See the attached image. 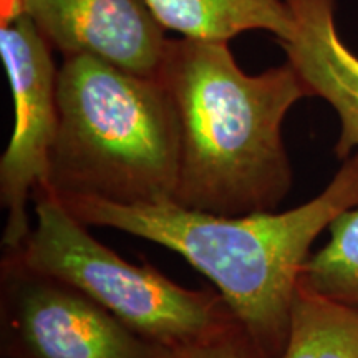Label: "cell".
Segmentation results:
<instances>
[{"instance_id": "30bf717a", "label": "cell", "mask_w": 358, "mask_h": 358, "mask_svg": "<svg viewBox=\"0 0 358 358\" xmlns=\"http://www.w3.org/2000/svg\"><path fill=\"white\" fill-rule=\"evenodd\" d=\"M280 358H358V308L299 285Z\"/></svg>"}, {"instance_id": "6da1fadb", "label": "cell", "mask_w": 358, "mask_h": 358, "mask_svg": "<svg viewBox=\"0 0 358 358\" xmlns=\"http://www.w3.org/2000/svg\"><path fill=\"white\" fill-rule=\"evenodd\" d=\"M179 133L174 203L217 216L274 213L292 186L282 124L308 96L294 66L248 75L227 42L169 40L158 73Z\"/></svg>"}, {"instance_id": "3957f363", "label": "cell", "mask_w": 358, "mask_h": 358, "mask_svg": "<svg viewBox=\"0 0 358 358\" xmlns=\"http://www.w3.org/2000/svg\"><path fill=\"white\" fill-rule=\"evenodd\" d=\"M47 191L115 204L174 203L179 133L158 78L90 55L64 57Z\"/></svg>"}, {"instance_id": "277c9868", "label": "cell", "mask_w": 358, "mask_h": 358, "mask_svg": "<svg viewBox=\"0 0 358 358\" xmlns=\"http://www.w3.org/2000/svg\"><path fill=\"white\" fill-rule=\"evenodd\" d=\"M32 198L37 224L20 249L6 252L20 266L71 285L169 350L236 320L219 292L186 289L155 267L124 261L45 187L38 186Z\"/></svg>"}, {"instance_id": "52a82bcc", "label": "cell", "mask_w": 358, "mask_h": 358, "mask_svg": "<svg viewBox=\"0 0 358 358\" xmlns=\"http://www.w3.org/2000/svg\"><path fill=\"white\" fill-rule=\"evenodd\" d=\"M53 50L158 78L169 38L146 0H20Z\"/></svg>"}, {"instance_id": "8992f818", "label": "cell", "mask_w": 358, "mask_h": 358, "mask_svg": "<svg viewBox=\"0 0 358 358\" xmlns=\"http://www.w3.org/2000/svg\"><path fill=\"white\" fill-rule=\"evenodd\" d=\"M53 48L34 22L20 13L0 27V57L13 100V131L0 159V206L6 211L2 245L20 249L32 226L27 203L47 185L58 129L57 80Z\"/></svg>"}, {"instance_id": "7c38bea8", "label": "cell", "mask_w": 358, "mask_h": 358, "mask_svg": "<svg viewBox=\"0 0 358 358\" xmlns=\"http://www.w3.org/2000/svg\"><path fill=\"white\" fill-rule=\"evenodd\" d=\"M169 358H267L252 337L237 320H232L217 332L173 348Z\"/></svg>"}, {"instance_id": "5b68a950", "label": "cell", "mask_w": 358, "mask_h": 358, "mask_svg": "<svg viewBox=\"0 0 358 358\" xmlns=\"http://www.w3.org/2000/svg\"><path fill=\"white\" fill-rule=\"evenodd\" d=\"M0 268L2 332L17 358H169L168 347L136 334L65 282L6 254Z\"/></svg>"}, {"instance_id": "9c48e42d", "label": "cell", "mask_w": 358, "mask_h": 358, "mask_svg": "<svg viewBox=\"0 0 358 358\" xmlns=\"http://www.w3.org/2000/svg\"><path fill=\"white\" fill-rule=\"evenodd\" d=\"M164 30L198 40L229 42L249 30L289 38L294 19L287 0H146Z\"/></svg>"}, {"instance_id": "ba28073f", "label": "cell", "mask_w": 358, "mask_h": 358, "mask_svg": "<svg viewBox=\"0 0 358 358\" xmlns=\"http://www.w3.org/2000/svg\"><path fill=\"white\" fill-rule=\"evenodd\" d=\"M294 19L289 38L279 42L308 96L332 106L340 122L335 155L358 153V57L340 37L335 0H287Z\"/></svg>"}, {"instance_id": "8fae6325", "label": "cell", "mask_w": 358, "mask_h": 358, "mask_svg": "<svg viewBox=\"0 0 358 358\" xmlns=\"http://www.w3.org/2000/svg\"><path fill=\"white\" fill-rule=\"evenodd\" d=\"M329 234V243L303 266L301 285L358 308V206L335 217Z\"/></svg>"}, {"instance_id": "7a4b0ae2", "label": "cell", "mask_w": 358, "mask_h": 358, "mask_svg": "<svg viewBox=\"0 0 358 358\" xmlns=\"http://www.w3.org/2000/svg\"><path fill=\"white\" fill-rule=\"evenodd\" d=\"M55 196V194H53ZM87 226L111 227L182 256L219 294L267 358H280L312 244L337 216L358 206V153L320 194L285 213L217 216L176 203L123 206L55 196Z\"/></svg>"}]
</instances>
